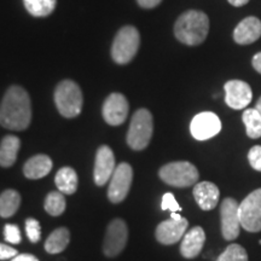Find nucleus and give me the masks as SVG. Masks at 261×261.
<instances>
[{"label":"nucleus","mask_w":261,"mask_h":261,"mask_svg":"<svg viewBox=\"0 0 261 261\" xmlns=\"http://www.w3.org/2000/svg\"><path fill=\"white\" fill-rule=\"evenodd\" d=\"M11 261H39L38 257H35L32 254H18Z\"/></svg>","instance_id":"nucleus-34"},{"label":"nucleus","mask_w":261,"mask_h":261,"mask_svg":"<svg viewBox=\"0 0 261 261\" xmlns=\"http://www.w3.org/2000/svg\"><path fill=\"white\" fill-rule=\"evenodd\" d=\"M21 140L16 136H6L0 143V166L2 167H11L17 160V154Z\"/></svg>","instance_id":"nucleus-20"},{"label":"nucleus","mask_w":261,"mask_h":261,"mask_svg":"<svg viewBox=\"0 0 261 261\" xmlns=\"http://www.w3.org/2000/svg\"><path fill=\"white\" fill-rule=\"evenodd\" d=\"M162 211H171V212H181V207L178 204L177 200L173 196L171 192H166L162 197V203H161Z\"/></svg>","instance_id":"nucleus-30"},{"label":"nucleus","mask_w":261,"mask_h":261,"mask_svg":"<svg viewBox=\"0 0 261 261\" xmlns=\"http://www.w3.org/2000/svg\"><path fill=\"white\" fill-rule=\"evenodd\" d=\"M194 197L201 210L212 211L219 203L220 191L213 182L202 181L195 185Z\"/></svg>","instance_id":"nucleus-17"},{"label":"nucleus","mask_w":261,"mask_h":261,"mask_svg":"<svg viewBox=\"0 0 261 261\" xmlns=\"http://www.w3.org/2000/svg\"><path fill=\"white\" fill-rule=\"evenodd\" d=\"M140 8L143 9H154L161 4L162 0H137Z\"/></svg>","instance_id":"nucleus-33"},{"label":"nucleus","mask_w":261,"mask_h":261,"mask_svg":"<svg viewBox=\"0 0 261 261\" xmlns=\"http://www.w3.org/2000/svg\"><path fill=\"white\" fill-rule=\"evenodd\" d=\"M32 121V103L29 94L14 85L6 91L0 103V125L11 130L27 129Z\"/></svg>","instance_id":"nucleus-1"},{"label":"nucleus","mask_w":261,"mask_h":261,"mask_svg":"<svg viewBox=\"0 0 261 261\" xmlns=\"http://www.w3.org/2000/svg\"><path fill=\"white\" fill-rule=\"evenodd\" d=\"M255 109L257 110V112H259V113H260V115H261V97L259 98V100H257V102H256Z\"/></svg>","instance_id":"nucleus-37"},{"label":"nucleus","mask_w":261,"mask_h":261,"mask_svg":"<svg viewBox=\"0 0 261 261\" xmlns=\"http://www.w3.org/2000/svg\"><path fill=\"white\" fill-rule=\"evenodd\" d=\"M70 241L69 230L65 227H60L47 237L45 242V250L50 254H58L67 248Z\"/></svg>","instance_id":"nucleus-22"},{"label":"nucleus","mask_w":261,"mask_h":261,"mask_svg":"<svg viewBox=\"0 0 261 261\" xmlns=\"http://www.w3.org/2000/svg\"><path fill=\"white\" fill-rule=\"evenodd\" d=\"M205 242L204 230L201 226L192 227L182 237L180 244L181 255L187 259H194L202 252Z\"/></svg>","instance_id":"nucleus-18"},{"label":"nucleus","mask_w":261,"mask_h":261,"mask_svg":"<svg viewBox=\"0 0 261 261\" xmlns=\"http://www.w3.org/2000/svg\"><path fill=\"white\" fill-rule=\"evenodd\" d=\"M128 100L121 93H112L103 104L102 114L108 125L119 126L126 121L128 115Z\"/></svg>","instance_id":"nucleus-12"},{"label":"nucleus","mask_w":261,"mask_h":261,"mask_svg":"<svg viewBox=\"0 0 261 261\" xmlns=\"http://www.w3.org/2000/svg\"><path fill=\"white\" fill-rule=\"evenodd\" d=\"M215 261H248L246 249L240 244H230Z\"/></svg>","instance_id":"nucleus-27"},{"label":"nucleus","mask_w":261,"mask_h":261,"mask_svg":"<svg viewBox=\"0 0 261 261\" xmlns=\"http://www.w3.org/2000/svg\"><path fill=\"white\" fill-rule=\"evenodd\" d=\"M232 6H236V8H241V6H244L249 3V0H227Z\"/></svg>","instance_id":"nucleus-36"},{"label":"nucleus","mask_w":261,"mask_h":261,"mask_svg":"<svg viewBox=\"0 0 261 261\" xmlns=\"http://www.w3.org/2000/svg\"><path fill=\"white\" fill-rule=\"evenodd\" d=\"M154 132L152 115L148 109H139L130 120L127 132V144L130 149L140 151L149 145Z\"/></svg>","instance_id":"nucleus-4"},{"label":"nucleus","mask_w":261,"mask_h":261,"mask_svg":"<svg viewBox=\"0 0 261 261\" xmlns=\"http://www.w3.org/2000/svg\"><path fill=\"white\" fill-rule=\"evenodd\" d=\"M252 64H253L254 69H255L259 74H261V52H257L256 55H254V57L252 60Z\"/></svg>","instance_id":"nucleus-35"},{"label":"nucleus","mask_w":261,"mask_h":261,"mask_svg":"<svg viewBox=\"0 0 261 261\" xmlns=\"http://www.w3.org/2000/svg\"><path fill=\"white\" fill-rule=\"evenodd\" d=\"M21 196L15 190H5L0 195V217L10 218L18 211Z\"/></svg>","instance_id":"nucleus-23"},{"label":"nucleus","mask_w":261,"mask_h":261,"mask_svg":"<svg viewBox=\"0 0 261 261\" xmlns=\"http://www.w3.org/2000/svg\"><path fill=\"white\" fill-rule=\"evenodd\" d=\"M210 32V18L198 10H189L179 16L174 24V35L181 44L197 46L207 38Z\"/></svg>","instance_id":"nucleus-2"},{"label":"nucleus","mask_w":261,"mask_h":261,"mask_svg":"<svg viewBox=\"0 0 261 261\" xmlns=\"http://www.w3.org/2000/svg\"><path fill=\"white\" fill-rule=\"evenodd\" d=\"M188 226L189 221L185 218H181L179 220L171 218V219L162 221L156 227V240L161 244H165V246H171V244L177 243L187 233Z\"/></svg>","instance_id":"nucleus-15"},{"label":"nucleus","mask_w":261,"mask_h":261,"mask_svg":"<svg viewBox=\"0 0 261 261\" xmlns=\"http://www.w3.org/2000/svg\"><path fill=\"white\" fill-rule=\"evenodd\" d=\"M58 191L64 195H73L77 190V174L73 168L63 167L57 172L56 178H55Z\"/></svg>","instance_id":"nucleus-21"},{"label":"nucleus","mask_w":261,"mask_h":261,"mask_svg":"<svg viewBox=\"0 0 261 261\" xmlns=\"http://www.w3.org/2000/svg\"><path fill=\"white\" fill-rule=\"evenodd\" d=\"M248 160L250 166L257 172H261V146L255 145L248 152Z\"/></svg>","instance_id":"nucleus-31"},{"label":"nucleus","mask_w":261,"mask_h":261,"mask_svg":"<svg viewBox=\"0 0 261 261\" xmlns=\"http://www.w3.org/2000/svg\"><path fill=\"white\" fill-rule=\"evenodd\" d=\"M16 255H18V252L15 248L0 243V260L14 259Z\"/></svg>","instance_id":"nucleus-32"},{"label":"nucleus","mask_w":261,"mask_h":261,"mask_svg":"<svg viewBox=\"0 0 261 261\" xmlns=\"http://www.w3.org/2000/svg\"><path fill=\"white\" fill-rule=\"evenodd\" d=\"M115 168V156H114L113 150L108 145L99 146L96 154V161H94V182L98 187L106 185L112 178Z\"/></svg>","instance_id":"nucleus-14"},{"label":"nucleus","mask_w":261,"mask_h":261,"mask_svg":"<svg viewBox=\"0 0 261 261\" xmlns=\"http://www.w3.org/2000/svg\"><path fill=\"white\" fill-rule=\"evenodd\" d=\"M65 207H67V202L61 191H52L45 198L44 208L52 217H58L64 213Z\"/></svg>","instance_id":"nucleus-26"},{"label":"nucleus","mask_w":261,"mask_h":261,"mask_svg":"<svg viewBox=\"0 0 261 261\" xmlns=\"http://www.w3.org/2000/svg\"><path fill=\"white\" fill-rule=\"evenodd\" d=\"M261 37V21L250 16L237 24L233 31V40L240 45H249Z\"/></svg>","instance_id":"nucleus-16"},{"label":"nucleus","mask_w":261,"mask_h":261,"mask_svg":"<svg viewBox=\"0 0 261 261\" xmlns=\"http://www.w3.org/2000/svg\"><path fill=\"white\" fill-rule=\"evenodd\" d=\"M52 169V160L47 155H35L23 166V174L28 179H40L46 177Z\"/></svg>","instance_id":"nucleus-19"},{"label":"nucleus","mask_w":261,"mask_h":261,"mask_svg":"<svg viewBox=\"0 0 261 261\" xmlns=\"http://www.w3.org/2000/svg\"><path fill=\"white\" fill-rule=\"evenodd\" d=\"M4 237L8 242L12 244H18L21 243V232H19V228L17 225L14 224H8L4 227Z\"/></svg>","instance_id":"nucleus-29"},{"label":"nucleus","mask_w":261,"mask_h":261,"mask_svg":"<svg viewBox=\"0 0 261 261\" xmlns=\"http://www.w3.org/2000/svg\"><path fill=\"white\" fill-rule=\"evenodd\" d=\"M221 130V121L217 114L203 112L197 114L190 123V132L197 140L213 138Z\"/></svg>","instance_id":"nucleus-11"},{"label":"nucleus","mask_w":261,"mask_h":261,"mask_svg":"<svg viewBox=\"0 0 261 261\" xmlns=\"http://www.w3.org/2000/svg\"><path fill=\"white\" fill-rule=\"evenodd\" d=\"M225 102L234 110L248 107L253 99V91L249 84L242 80H230L225 84Z\"/></svg>","instance_id":"nucleus-13"},{"label":"nucleus","mask_w":261,"mask_h":261,"mask_svg":"<svg viewBox=\"0 0 261 261\" xmlns=\"http://www.w3.org/2000/svg\"><path fill=\"white\" fill-rule=\"evenodd\" d=\"M159 175L162 181L174 188H189L197 184L200 177L197 168L188 161L167 163L160 168Z\"/></svg>","instance_id":"nucleus-6"},{"label":"nucleus","mask_w":261,"mask_h":261,"mask_svg":"<svg viewBox=\"0 0 261 261\" xmlns=\"http://www.w3.org/2000/svg\"><path fill=\"white\" fill-rule=\"evenodd\" d=\"M25 232L32 243H38L41 238L40 224L34 218H28L25 220Z\"/></svg>","instance_id":"nucleus-28"},{"label":"nucleus","mask_w":261,"mask_h":261,"mask_svg":"<svg viewBox=\"0 0 261 261\" xmlns=\"http://www.w3.org/2000/svg\"><path fill=\"white\" fill-rule=\"evenodd\" d=\"M240 203L234 198L226 197L221 202L220 218H221V233L226 241L236 240L240 234L241 221L238 214Z\"/></svg>","instance_id":"nucleus-10"},{"label":"nucleus","mask_w":261,"mask_h":261,"mask_svg":"<svg viewBox=\"0 0 261 261\" xmlns=\"http://www.w3.org/2000/svg\"><path fill=\"white\" fill-rule=\"evenodd\" d=\"M133 180V169L127 162H121L116 166L110 178L108 197L113 203H121L128 195Z\"/></svg>","instance_id":"nucleus-8"},{"label":"nucleus","mask_w":261,"mask_h":261,"mask_svg":"<svg viewBox=\"0 0 261 261\" xmlns=\"http://www.w3.org/2000/svg\"><path fill=\"white\" fill-rule=\"evenodd\" d=\"M242 120L246 126L247 136L252 139H257L261 137V115L255 108L246 109L243 112Z\"/></svg>","instance_id":"nucleus-24"},{"label":"nucleus","mask_w":261,"mask_h":261,"mask_svg":"<svg viewBox=\"0 0 261 261\" xmlns=\"http://www.w3.org/2000/svg\"><path fill=\"white\" fill-rule=\"evenodd\" d=\"M140 45L138 29L126 25L117 32L112 46V57L117 64H127L135 58Z\"/></svg>","instance_id":"nucleus-5"},{"label":"nucleus","mask_w":261,"mask_h":261,"mask_svg":"<svg viewBox=\"0 0 261 261\" xmlns=\"http://www.w3.org/2000/svg\"><path fill=\"white\" fill-rule=\"evenodd\" d=\"M27 11L34 17H46L56 9L57 0H23Z\"/></svg>","instance_id":"nucleus-25"},{"label":"nucleus","mask_w":261,"mask_h":261,"mask_svg":"<svg viewBox=\"0 0 261 261\" xmlns=\"http://www.w3.org/2000/svg\"><path fill=\"white\" fill-rule=\"evenodd\" d=\"M55 103L62 116L67 119L79 116L84 104L79 85L71 80L61 81L55 91Z\"/></svg>","instance_id":"nucleus-3"},{"label":"nucleus","mask_w":261,"mask_h":261,"mask_svg":"<svg viewBox=\"0 0 261 261\" xmlns=\"http://www.w3.org/2000/svg\"><path fill=\"white\" fill-rule=\"evenodd\" d=\"M241 226L248 232L261 231V189L250 192L238 207Z\"/></svg>","instance_id":"nucleus-7"},{"label":"nucleus","mask_w":261,"mask_h":261,"mask_svg":"<svg viewBox=\"0 0 261 261\" xmlns=\"http://www.w3.org/2000/svg\"><path fill=\"white\" fill-rule=\"evenodd\" d=\"M128 240V228L122 219H115L108 225L104 237L103 252L107 256H117L125 249Z\"/></svg>","instance_id":"nucleus-9"}]
</instances>
